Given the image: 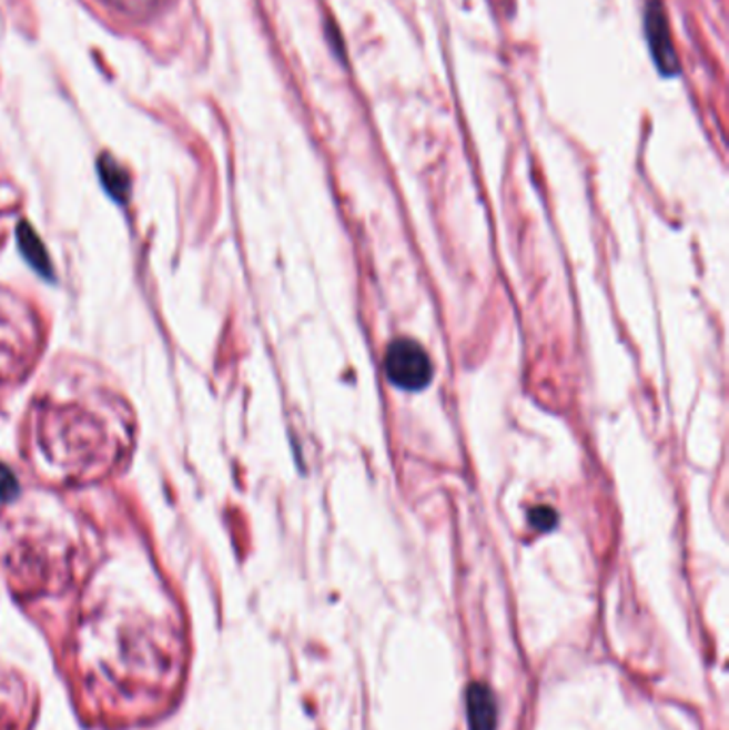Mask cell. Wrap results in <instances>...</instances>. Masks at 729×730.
Returning a JSON list of instances; mask_svg holds the SVG:
<instances>
[{
  "mask_svg": "<svg viewBox=\"0 0 729 730\" xmlns=\"http://www.w3.org/2000/svg\"><path fill=\"white\" fill-rule=\"evenodd\" d=\"M41 440L52 462H62L73 470H87V466L108 464V429L92 413L78 406L50 408L39 423Z\"/></svg>",
  "mask_w": 729,
  "mask_h": 730,
  "instance_id": "cell-1",
  "label": "cell"
},
{
  "mask_svg": "<svg viewBox=\"0 0 729 730\" xmlns=\"http://www.w3.org/2000/svg\"><path fill=\"white\" fill-rule=\"evenodd\" d=\"M387 381L405 392H422L433 383L435 365L431 355L415 339H394L383 357Z\"/></svg>",
  "mask_w": 729,
  "mask_h": 730,
  "instance_id": "cell-2",
  "label": "cell"
},
{
  "mask_svg": "<svg viewBox=\"0 0 729 730\" xmlns=\"http://www.w3.org/2000/svg\"><path fill=\"white\" fill-rule=\"evenodd\" d=\"M644 32L652 62L664 78L680 75V58L671 39L670 18L664 0H648L644 9Z\"/></svg>",
  "mask_w": 729,
  "mask_h": 730,
  "instance_id": "cell-3",
  "label": "cell"
},
{
  "mask_svg": "<svg viewBox=\"0 0 729 730\" xmlns=\"http://www.w3.org/2000/svg\"><path fill=\"white\" fill-rule=\"evenodd\" d=\"M496 716L493 690L482 681H473L467 690L468 730H496Z\"/></svg>",
  "mask_w": 729,
  "mask_h": 730,
  "instance_id": "cell-4",
  "label": "cell"
},
{
  "mask_svg": "<svg viewBox=\"0 0 729 730\" xmlns=\"http://www.w3.org/2000/svg\"><path fill=\"white\" fill-rule=\"evenodd\" d=\"M24 364L22 339L7 323L0 325V378L13 376Z\"/></svg>",
  "mask_w": 729,
  "mask_h": 730,
  "instance_id": "cell-5",
  "label": "cell"
},
{
  "mask_svg": "<svg viewBox=\"0 0 729 730\" xmlns=\"http://www.w3.org/2000/svg\"><path fill=\"white\" fill-rule=\"evenodd\" d=\"M108 2L118 13H124L129 18H150L159 9H163L170 0H103Z\"/></svg>",
  "mask_w": 729,
  "mask_h": 730,
  "instance_id": "cell-6",
  "label": "cell"
},
{
  "mask_svg": "<svg viewBox=\"0 0 729 730\" xmlns=\"http://www.w3.org/2000/svg\"><path fill=\"white\" fill-rule=\"evenodd\" d=\"M99 169H101V178H103V184L108 186V191H110L114 197H126L129 180H126L124 171L118 168L112 159H101V165H99Z\"/></svg>",
  "mask_w": 729,
  "mask_h": 730,
  "instance_id": "cell-7",
  "label": "cell"
},
{
  "mask_svg": "<svg viewBox=\"0 0 729 730\" xmlns=\"http://www.w3.org/2000/svg\"><path fill=\"white\" fill-rule=\"evenodd\" d=\"M20 244H22L24 254H27V258H29L30 263H32L34 267H39L43 274H48V272H50V270H48V254L43 251L41 242L32 235V231H30L29 226H22V231H20Z\"/></svg>",
  "mask_w": 729,
  "mask_h": 730,
  "instance_id": "cell-8",
  "label": "cell"
},
{
  "mask_svg": "<svg viewBox=\"0 0 729 730\" xmlns=\"http://www.w3.org/2000/svg\"><path fill=\"white\" fill-rule=\"evenodd\" d=\"M528 519H530L533 528L539 530V533H550V530H555L556 521H558L555 508H550V506H537V508H533V510L528 513Z\"/></svg>",
  "mask_w": 729,
  "mask_h": 730,
  "instance_id": "cell-9",
  "label": "cell"
},
{
  "mask_svg": "<svg viewBox=\"0 0 729 730\" xmlns=\"http://www.w3.org/2000/svg\"><path fill=\"white\" fill-rule=\"evenodd\" d=\"M18 494V483L13 475L7 470V468H0V498L2 500H9Z\"/></svg>",
  "mask_w": 729,
  "mask_h": 730,
  "instance_id": "cell-10",
  "label": "cell"
}]
</instances>
